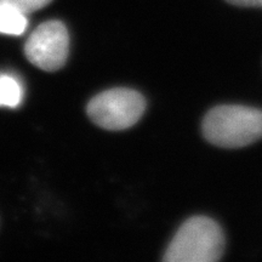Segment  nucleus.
Listing matches in <instances>:
<instances>
[{
    "label": "nucleus",
    "mask_w": 262,
    "mask_h": 262,
    "mask_svg": "<svg viewBox=\"0 0 262 262\" xmlns=\"http://www.w3.org/2000/svg\"><path fill=\"white\" fill-rule=\"evenodd\" d=\"M203 134L222 148L249 146L262 139V111L235 104L217 106L205 116Z\"/></svg>",
    "instance_id": "obj_1"
},
{
    "label": "nucleus",
    "mask_w": 262,
    "mask_h": 262,
    "mask_svg": "<svg viewBox=\"0 0 262 262\" xmlns=\"http://www.w3.org/2000/svg\"><path fill=\"white\" fill-rule=\"evenodd\" d=\"M24 98V88L15 77L0 74V107H18Z\"/></svg>",
    "instance_id": "obj_6"
},
{
    "label": "nucleus",
    "mask_w": 262,
    "mask_h": 262,
    "mask_svg": "<svg viewBox=\"0 0 262 262\" xmlns=\"http://www.w3.org/2000/svg\"><path fill=\"white\" fill-rule=\"evenodd\" d=\"M52 0H0V4H9L15 6L26 15L38 11L50 4Z\"/></svg>",
    "instance_id": "obj_7"
},
{
    "label": "nucleus",
    "mask_w": 262,
    "mask_h": 262,
    "mask_svg": "<svg viewBox=\"0 0 262 262\" xmlns=\"http://www.w3.org/2000/svg\"><path fill=\"white\" fill-rule=\"evenodd\" d=\"M146 101L139 91L117 88L98 94L86 107L88 116L97 126L111 131L125 130L141 119Z\"/></svg>",
    "instance_id": "obj_3"
},
{
    "label": "nucleus",
    "mask_w": 262,
    "mask_h": 262,
    "mask_svg": "<svg viewBox=\"0 0 262 262\" xmlns=\"http://www.w3.org/2000/svg\"><path fill=\"white\" fill-rule=\"evenodd\" d=\"M70 52V34L61 21H48L34 29L25 45V54L35 67L47 72L61 70Z\"/></svg>",
    "instance_id": "obj_4"
},
{
    "label": "nucleus",
    "mask_w": 262,
    "mask_h": 262,
    "mask_svg": "<svg viewBox=\"0 0 262 262\" xmlns=\"http://www.w3.org/2000/svg\"><path fill=\"white\" fill-rule=\"evenodd\" d=\"M28 26L27 15L15 6L0 4V33L10 35L24 34Z\"/></svg>",
    "instance_id": "obj_5"
},
{
    "label": "nucleus",
    "mask_w": 262,
    "mask_h": 262,
    "mask_svg": "<svg viewBox=\"0 0 262 262\" xmlns=\"http://www.w3.org/2000/svg\"><path fill=\"white\" fill-rule=\"evenodd\" d=\"M229 4L244 8H262V0H226Z\"/></svg>",
    "instance_id": "obj_8"
},
{
    "label": "nucleus",
    "mask_w": 262,
    "mask_h": 262,
    "mask_svg": "<svg viewBox=\"0 0 262 262\" xmlns=\"http://www.w3.org/2000/svg\"><path fill=\"white\" fill-rule=\"evenodd\" d=\"M225 237L217 222L193 216L182 224L166 249V262H214L224 255Z\"/></svg>",
    "instance_id": "obj_2"
}]
</instances>
